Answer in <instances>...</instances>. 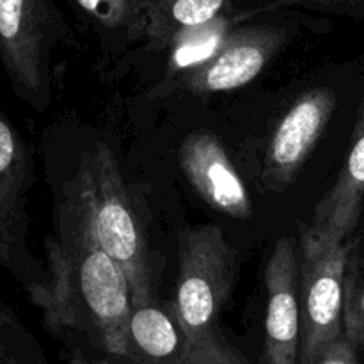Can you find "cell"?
I'll return each instance as SVG.
<instances>
[{
  "mask_svg": "<svg viewBox=\"0 0 364 364\" xmlns=\"http://www.w3.org/2000/svg\"><path fill=\"white\" fill-rule=\"evenodd\" d=\"M102 28L123 36L127 41L146 39L142 0H75Z\"/></svg>",
  "mask_w": 364,
  "mask_h": 364,
  "instance_id": "cell-14",
  "label": "cell"
},
{
  "mask_svg": "<svg viewBox=\"0 0 364 364\" xmlns=\"http://www.w3.org/2000/svg\"><path fill=\"white\" fill-rule=\"evenodd\" d=\"M336 109V95L329 87L306 91L277 123L263 156L262 181L267 191L290 187L326 132Z\"/></svg>",
  "mask_w": 364,
  "mask_h": 364,
  "instance_id": "cell-7",
  "label": "cell"
},
{
  "mask_svg": "<svg viewBox=\"0 0 364 364\" xmlns=\"http://www.w3.org/2000/svg\"><path fill=\"white\" fill-rule=\"evenodd\" d=\"M64 199L78 210L100 247L119 265L132 290L134 309L155 302V283L144 230L124 188L116 156L95 144L80 159Z\"/></svg>",
  "mask_w": 364,
  "mask_h": 364,
  "instance_id": "cell-2",
  "label": "cell"
},
{
  "mask_svg": "<svg viewBox=\"0 0 364 364\" xmlns=\"http://www.w3.org/2000/svg\"><path fill=\"white\" fill-rule=\"evenodd\" d=\"M127 364H247L228 345L210 348L185 334L169 302L134 309L130 322V355Z\"/></svg>",
  "mask_w": 364,
  "mask_h": 364,
  "instance_id": "cell-10",
  "label": "cell"
},
{
  "mask_svg": "<svg viewBox=\"0 0 364 364\" xmlns=\"http://www.w3.org/2000/svg\"><path fill=\"white\" fill-rule=\"evenodd\" d=\"M237 274L235 251L219 226L199 224L180 233L174 318L203 347L224 348L217 322L231 295Z\"/></svg>",
  "mask_w": 364,
  "mask_h": 364,
  "instance_id": "cell-3",
  "label": "cell"
},
{
  "mask_svg": "<svg viewBox=\"0 0 364 364\" xmlns=\"http://www.w3.org/2000/svg\"><path fill=\"white\" fill-rule=\"evenodd\" d=\"M75 43L53 0H0V64L11 89L36 112L52 100V59Z\"/></svg>",
  "mask_w": 364,
  "mask_h": 364,
  "instance_id": "cell-4",
  "label": "cell"
},
{
  "mask_svg": "<svg viewBox=\"0 0 364 364\" xmlns=\"http://www.w3.org/2000/svg\"><path fill=\"white\" fill-rule=\"evenodd\" d=\"M364 199V102L359 107L352 144L333 188L316 205L306 230L316 238L348 242L358 230Z\"/></svg>",
  "mask_w": 364,
  "mask_h": 364,
  "instance_id": "cell-12",
  "label": "cell"
},
{
  "mask_svg": "<svg viewBox=\"0 0 364 364\" xmlns=\"http://www.w3.org/2000/svg\"><path fill=\"white\" fill-rule=\"evenodd\" d=\"M274 2L299 6L318 13L336 14V16L364 18V0H274Z\"/></svg>",
  "mask_w": 364,
  "mask_h": 364,
  "instance_id": "cell-17",
  "label": "cell"
},
{
  "mask_svg": "<svg viewBox=\"0 0 364 364\" xmlns=\"http://www.w3.org/2000/svg\"><path fill=\"white\" fill-rule=\"evenodd\" d=\"M345 336L355 348L364 350V255L352 247L345 279Z\"/></svg>",
  "mask_w": 364,
  "mask_h": 364,
  "instance_id": "cell-16",
  "label": "cell"
},
{
  "mask_svg": "<svg viewBox=\"0 0 364 364\" xmlns=\"http://www.w3.org/2000/svg\"><path fill=\"white\" fill-rule=\"evenodd\" d=\"M287 43V31L276 25H255L230 32L210 59L183 75L181 85L206 96L240 89L255 80Z\"/></svg>",
  "mask_w": 364,
  "mask_h": 364,
  "instance_id": "cell-8",
  "label": "cell"
},
{
  "mask_svg": "<svg viewBox=\"0 0 364 364\" xmlns=\"http://www.w3.org/2000/svg\"><path fill=\"white\" fill-rule=\"evenodd\" d=\"M0 364H45L36 338L4 302H0Z\"/></svg>",
  "mask_w": 364,
  "mask_h": 364,
  "instance_id": "cell-15",
  "label": "cell"
},
{
  "mask_svg": "<svg viewBox=\"0 0 364 364\" xmlns=\"http://www.w3.org/2000/svg\"><path fill=\"white\" fill-rule=\"evenodd\" d=\"M354 240L316 238L301 228L297 245L302 336L299 364H309L345 334V279Z\"/></svg>",
  "mask_w": 364,
  "mask_h": 364,
  "instance_id": "cell-5",
  "label": "cell"
},
{
  "mask_svg": "<svg viewBox=\"0 0 364 364\" xmlns=\"http://www.w3.org/2000/svg\"><path fill=\"white\" fill-rule=\"evenodd\" d=\"M180 166L210 208L233 219L251 217L252 203L247 187L215 135H188L180 148Z\"/></svg>",
  "mask_w": 364,
  "mask_h": 364,
  "instance_id": "cell-11",
  "label": "cell"
},
{
  "mask_svg": "<svg viewBox=\"0 0 364 364\" xmlns=\"http://www.w3.org/2000/svg\"><path fill=\"white\" fill-rule=\"evenodd\" d=\"M34 180L31 148L0 109V269L7 270L25 291L45 277V265L28 247L27 201Z\"/></svg>",
  "mask_w": 364,
  "mask_h": 364,
  "instance_id": "cell-6",
  "label": "cell"
},
{
  "mask_svg": "<svg viewBox=\"0 0 364 364\" xmlns=\"http://www.w3.org/2000/svg\"><path fill=\"white\" fill-rule=\"evenodd\" d=\"M45 249V277L27 291L45 329L71 348L73 364H127L134 315L130 284L66 199Z\"/></svg>",
  "mask_w": 364,
  "mask_h": 364,
  "instance_id": "cell-1",
  "label": "cell"
},
{
  "mask_svg": "<svg viewBox=\"0 0 364 364\" xmlns=\"http://www.w3.org/2000/svg\"><path fill=\"white\" fill-rule=\"evenodd\" d=\"M265 363L299 364L302 316L299 299L297 245L283 237L274 245L265 270Z\"/></svg>",
  "mask_w": 364,
  "mask_h": 364,
  "instance_id": "cell-9",
  "label": "cell"
},
{
  "mask_svg": "<svg viewBox=\"0 0 364 364\" xmlns=\"http://www.w3.org/2000/svg\"><path fill=\"white\" fill-rule=\"evenodd\" d=\"M230 0H142L146 39L155 48L173 46L180 36L220 18Z\"/></svg>",
  "mask_w": 364,
  "mask_h": 364,
  "instance_id": "cell-13",
  "label": "cell"
},
{
  "mask_svg": "<svg viewBox=\"0 0 364 364\" xmlns=\"http://www.w3.org/2000/svg\"><path fill=\"white\" fill-rule=\"evenodd\" d=\"M355 350L358 348L343 334L340 340L334 341L331 347H327L322 354L316 355L309 364H359Z\"/></svg>",
  "mask_w": 364,
  "mask_h": 364,
  "instance_id": "cell-18",
  "label": "cell"
}]
</instances>
